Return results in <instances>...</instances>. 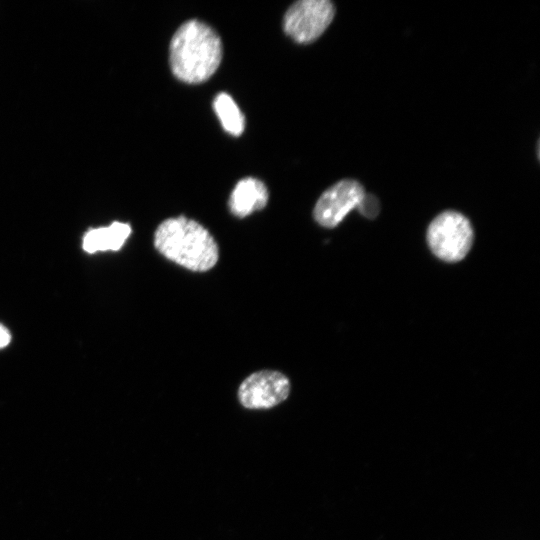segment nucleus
<instances>
[{"label":"nucleus","instance_id":"obj_4","mask_svg":"<svg viewBox=\"0 0 540 540\" xmlns=\"http://www.w3.org/2000/svg\"><path fill=\"white\" fill-rule=\"evenodd\" d=\"M334 15L335 7L329 0H300L286 11L283 29L295 42L308 44L323 34Z\"/></svg>","mask_w":540,"mask_h":540},{"label":"nucleus","instance_id":"obj_7","mask_svg":"<svg viewBox=\"0 0 540 540\" xmlns=\"http://www.w3.org/2000/svg\"><path fill=\"white\" fill-rule=\"evenodd\" d=\"M268 199L266 185L257 178L246 177L235 185L228 200V207L234 216L243 218L263 209Z\"/></svg>","mask_w":540,"mask_h":540},{"label":"nucleus","instance_id":"obj_3","mask_svg":"<svg viewBox=\"0 0 540 540\" xmlns=\"http://www.w3.org/2000/svg\"><path fill=\"white\" fill-rule=\"evenodd\" d=\"M474 239L470 221L457 211L437 215L427 229V242L433 254L446 262H458L469 252Z\"/></svg>","mask_w":540,"mask_h":540},{"label":"nucleus","instance_id":"obj_6","mask_svg":"<svg viewBox=\"0 0 540 540\" xmlns=\"http://www.w3.org/2000/svg\"><path fill=\"white\" fill-rule=\"evenodd\" d=\"M289 393L287 376L275 370H260L240 384L238 399L248 409H267L286 400Z\"/></svg>","mask_w":540,"mask_h":540},{"label":"nucleus","instance_id":"obj_1","mask_svg":"<svg viewBox=\"0 0 540 540\" xmlns=\"http://www.w3.org/2000/svg\"><path fill=\"white\" fill-rule=\"evenodd\" d=\"M222 54L218 33L208 24L191 19L184 22L171 38L169 64L178 80L199 84L216 72Z\"/></svg>","mask_w":540,"mask_h":540},{"label":"nucleus","instance_id":"obj_8","mask_svg":"<svg viewBox=\"0 0 540 540\" xmlns=\"http://www.w3.org/2000/svg\"><path fill=\"white\" fill-rule=\"evenodd\" d=\"M132 232L127 223L115 221L107 227L88 230L83 237V249L88 253L119 250Z\"/></svg>","mask_w":540,"mask_h":540},{"label":"nucleus","instance_id":"obj_5","mask_svg":"<svg viewBox=\"0 0 540 540\" xmlns=\"http://www.w3.org/2000/svg\"><path fill=\"white\" fill-rule=\"evenodd\" d=\"M366 192L360 182L343 179L325 190L317 200L313 217L326 228H334L353 209L358 208Z\"/></svg>","mask_w":540,"mask_h":540},{"label":"nucleus","instance_id":"obj_9","mask_svg":"<svg viewBox=\"0 0 540 540\" xmlns=\"http://www.w3.org/2000/svg\"><path fill=\"white\" fill-rule=\"evenodd\" d=\"M213 109L227 133L233 136L243 133L245 117L229 94L225 92L217 94L213 100Z\"/></svg>","mask_w":540,"mask_h":540},{"label":"nucleus","instance_id":"obj_10","mask_svg":"<svg viewBox=\"0 0 540 540\" xmlns=\"http://www.w3.org/2000/svg\"><path fill=\"white\" fill-rule=\"evenodd\" d=\"M357 209L364 217L373 219L379 214L380 203L374 195L366 193Z\"/></svg>","mask_w":540,"mask_h":540},{"label":"nucleus","instance_id":"obj_2","mask_svg":"<svg viewBox=\"0 0 540 540\" xmlns=\"http://www.w3.org/2000/svg\"><path fill=\"white\" fill-rule=\"evenodd\" d=\"M154 246L168 260L194 272L210 270L219 258L218 245L210 232L185 216L161 222L154 233Z\"/></svg>","mask_w":540,"mask_h":540},{"label":"nucleus","instance_id":"obj_11","mask_svg":"<svg viewBox=\"0 0 540 540\" xmlns=\"http://www.w3.org/2000/svg\"><path fill=\"white\" fill-rule=\"evenodd\" d=\"M10 340V332L7 330L6 327L0 324V349L6 347L10 343Z\"/></svg>","mask_w":540,"mask_h":540}]
</instances>
